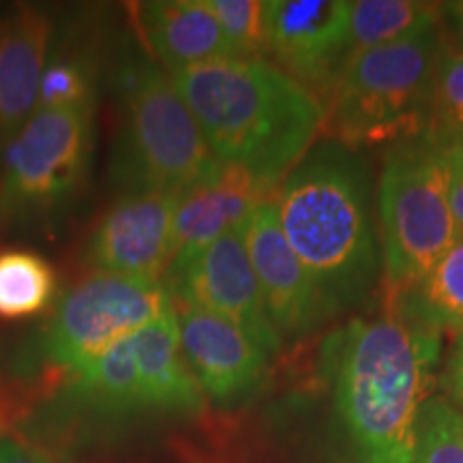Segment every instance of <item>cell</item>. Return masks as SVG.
I'll use <instances>...</instances> for the list:
<instances>
[{"label": "cell", "mask_w": 463, "mask_h": 463, "mask_svg": "<svg viewBox=\"0 0 463 463\" xmlns=\"http://www.w3.org/2000/svg\"><path fill=\"white\" fill-rule=\"evenodd\" d=\"M167 75L215 159L277 187L324 131V103L264 58H219Z\"/></svg>", "instance_id": "1"}, {"label": "cell", "mask_w": 463, "mask_h": 463, "mask_svg": "<svg viewBox=\"0 0 463 463\" xmlns=\"http://www.w3.org/2000/svg\"><path fill=\"white\" fill-rule=\"evenodd\" d=\"M442 337L395 311L352 320L328 341L335 405L354 463H412Z\"/></svg>", "instance_id": "2"}, {"label": "cell", "mask_w": 463, "mask_h": 463, "mask_svg": "<svg viewBox=\"0 0 463 463\" xmlns=\"http://www.w3.org/2000/svg\"><path fill=\"white\" fill-rule=\"evenodd\" d=\"M273 204L288 245L335 309L361 303L380 277L382 247L354 150L317 144L283 178Z\"/></svg>", "instance_id": "3"}, {"label": "cell", "mask_w": 463, "mask_h": 463, "mask_svg": "<svg viewBox=\"0 0 463 463\" xmlns=\"http://www.w3.org/2000/svg\"><path fill=\"white\" fill-rule=\"evenodd\" d=\"M442 22L402 42L354 52L324 101V131L341 146L397 144L430 129Z\"/></svg>", "instance_id": "4"}, {"label": "cell", "mask_w": 463, "mask_h": 463, "mask_svg": "<svg viewBox=\"0 0 463 463\" xmlns=\"http://www.w3.org/2000/svg\"><path fill=\"white\" fill-rule=\"evenodd\" d=\"M118 95L112 176L125 194L183 195L219 164L164 67L146 58L125 65Z\"/></svg>", "instance_id": "5"}, {"label": "cell", "mask_w": 463, "mask_h": 463, "mask_svg": "<svg viewBox=\"0 0 463 463\" xmlns=\"http://www.w3.org/2000/svg\"><path fill=\"white\" fill-rule=\"evenodd\" d=\"M378 223L389 300L419 281L461 236L449 202V155L430 131L386 148Z\"/></svg>", "instance_id": "6"}, {"label": "cell", "mask_w": 463, "mask_h": 463, "mask_svg": "<svg viewBox=\"0 0 463 463\" xmlns=\"http://www.w3.org/2000/svg\"><path fill=\"white\" fill-rule=\"evenodd\" d=\"M92 133V106L34 109L5 148L0 228L50 222L82 194Z\"/></svg>", "instance_id": "7"}, {"label": "cell", "mask_w": 463, "mask_h": 463, "mask_svg": "<svg viewBox=\"0 0 463 463\" xmlns=\"http://www.w3.org/2000/svg\"><path fill=\"white\" fill-rule=\"evenodd\" d=\"M172 309V294L161 281L97 270L75 283L56 305L43 339L45 354L78 372Z\"/></svg>", "instance_id": "8"}, {"label": "cell", "mask_w": 463, "mask_h": 463, "mask_svg": "<svg viewBox=\"0 0 463 463\" xmlns=\"http://www.w3.org/2000/svg\"><path fill=\"white\" fill-rule=\"evenodd\" d=\"M174 303L225 317L247 333L269 356L281 350V335L266 314L262 292L249 260L242 228L223 234L165 273Z\"/></svg>", "instance_id": "9"}, {"label": "cell", "mask_w": 463, "mask_h": 463, "mask_svg": "<svg viewBox=\"0 0 463 463\" xmlns=\"http://www.w3.org/2000/svg\"><path fill=\"white\" fill-rule=\"evenodd\" d=\"M264 54L322 103L352 56L350 0H266Z\"/></svg>", "instance_id": "10"}, {"label": "cell", "mask_w": 463, "mask_h": 463, "mask_svg": "<svg viewBox=\"0 0 463 463\" xmlns=\"http://www.w3.org/2000/svg\"><path fill=\"white\" fill-rule=\"evenodd\" d=\"M266 314L283 337H305L339 314L288 245L273 200L260 204L242 225Z\"/></svg>", "instance_id": "11"}, {"label": "cell", "mask_w": 463, "mask_h": 463, "mask_svg": "<svg viewBox=\"0 0 463 463\" xmlns=\"http://www.w3.org/2000/svg\"><path fill=\"white\" fill-rule=\"evenodd\" d=\"M181 195L164 191L125 194L103 213L86 245L99 273L161 281L172 262V225Z\"/></svg>", "instance_id": "12"}, {"label": "cell", "mask_w": 463, "mask_h": 463, "mask_svg": "<svg viewBox=\"0 0 463 463\" xmlns=\"http://www.w3.org/2000/svg\"><path fill=\"white\" fill-rule=\"evenodd\" d=\"M277 184L245 165L219 164L178 200L172 225V262L183 264L228 232L242 228L251 213L273 200Z\"/></svg>", "instance_id": "13"}, {"label": "cell", "mask_w": 463, "mask_h": 463, "mask_svg": "<svg viewBox=\"0 0 463 463\" xmlns=\"http://www.w3.org/2000/svg\"><path fill=\"white\" fill-rule=\"evenodd\" d=\"M174 311L183 354L204 395L230 403L256 389L269 363L256 341L236 324L198 307L174 303Z\"/></svg>", "instance_id": "14"}, {"label": "cell", "mask_w": 463, "mask_h": 463, "mask_svg": "<svg viewBox=\"0 0 463 463\" xmlns=\"http://www.w3.org/2000/svg\"><path fill=\"white\" fill-rule=\"evenodd\" d=\"M50 37L52 22L43 11L22 7L0 17V148L37 109Z\"/></svg>", "instance_id": "15"}, {"label": "cell", "mask_w": 463, "mask_h": 463, "mask_svg": "<svg viewBox=\"0 0 463 463\" xmlns=\"http://www.w3.org/2000/svg\"><path fill=\"white\" fill-rule=\"evenodd\" d=\"M140 31L167 73L236 58L204 0H155L137 11Z\"/></svg>", "instance_id": "16"}, {"label": "cell", "mask_w": 463, "mask_h": 463, "mask_svg": "<svg viewBox=\"0 0 463 463\" xmlns=\"http://www.w3.org/2000/svg\"><path fill=\"white\" fill-rule=\"evenodd\" d=\"M129 337L137 364L142 408L174 414L198 412L204 403V392L183 354L176 311L172 309Z\"/></svg>", "instance_id": "17"}, {"label": "cell", "mask_w": 463, "mask_h": 463, "mask_svg": "<svg viewBox=\"0 0 463 463\" xmlns=\"http://www.w3.org/2000/svg\"><path fill=\"white\" fill-rule=\"evenodd\" d=\"M391 311L439 337L463 333V234L419 281L391 298Z\"/></svg>", "instance_id": "18"}, {"label": "cell", "mask_w": 463, "mask_h": 463, "mask_svg": "<svg viewBox=\"0 0 463 463\" xmlns=\"http://www.w3.org/2000/svg\"><path fill=\"white\" fill-rule=\"evenodd\" d=\"M442 22L439 5L420 0H354L350 3L352 54L395 43Z\"/></svg>", "instance_id": "19"}, {"label": "cell", "mask_w": 463, "mask_h": 463, "mask_svg": "<svg viewBox=\"0 0 463 463\" xmlns=\"http://www.w3.org/2000/svg\"><path fill=\"white\" fill-rule=\"evenodd\" d=\"M56 292L52 264L28 249L0 251V320H22L48 309Z\"/></svg>", "instance_id": "20"}, {"label": "cell", "mask_w": 463, "mask_h": 463, "mask_svg": "<svg viewBox=\"0 0 463 463\" xmlns=\"http://www.w3.org/2000/svg\"><path fill=\"white\" fill-rule=\"evenodd\" d=\"M427 131L444 150L463 148V52L453 43L438 58Z\"/></svg>", "instance_id": "21"}, {"label": "cell", "mask_w": 463, "mask_h": 463, "mask_svg": "<svg viewBox=\"0 0 463 463\" xmlns=\"http://www.w3.org/2000/svg\"><path fill=\"white\" fill-rule=\"evenodd\" d=\"M412 463H463V414L444 399H427Z\"/></svg>", "instance_id": "22"}, {"label": "cell", "mask_w": 463, "mask_h": 463, "mask_svg": "<svg viewBox=\"0 0 463 463\" xmlns=\"http://www.w3.org/2000/svg\"><path fill=\"white\" fill-rule=\"evenodd\" d=\"M92 106V73L82 56L61 54L45 61L37 109Z\"/></svg>", "instance_id": "23"}, {"label": "cell", "mask_w": 463, "mask_h": 463, "mask_svg": "<svg viewBox=\"0 0 463 463\" xmlns=\"http://www.w3.org/2000/svg\"><path fill=\"white\" fill-rule=\"evenodd\" d=\"M230 42L236 58H264V3L260 0H204Z\"/></svg>", "instance_id": "24"}, {"label": "cell", "mask_w": 463, "mask_h": 463, "mask_svg": "<svg viewBox=\"0 0 463 463\" xmlns=\"http://www.w3.org/2000/svg\"><path fill=\"white\" fill-rule=\"evenodd\" d=\"M449 155V202L457 230L463 234V148L447 150Z\"/></svg>", "instance_id": "25"}, {"label": "cell", "mask_w": 463, "mask_h": 463, "mask_svg": "<svg viewBox=\"0 0 463 463\" xmlns=\"http://www.w3.org/2000/svg\"><path fill=\"white\" fill-rule=\"evenodd\" d=\"M449 391L457 403H459V412L463 414V333L457 335L453 352L449 358Z\"/></svg>", "instance_id": "26"}, {"label": "cell", "mask_w": 463, "mask_h": 463, "mask_svg": "<svg viewBox=\"0 0 463 463\" xmlns=\"http://www.w3.org/2000/svg\"><path fill=\"white\" fill-rule=\"evenodd\" d=\"M0 463H50L42 453L15 438H0Z\"/></svg>", "instance_id": "27"}, {"label": "cell", "mask_w": 463, "mask_h": 463, "mask_svg": "<svg viewBox=\"0 0 463 463\" xmlns=\"http://www.w3.org/2000/svg\"><path fill=\"white\" fill-rule=\"evenodd\" d=\"M439 15H442V24L447 26L450 34V42L457 50L463 52V0L439 3Z\"/></svg>", "instance_id": "28"}]
</instances>
